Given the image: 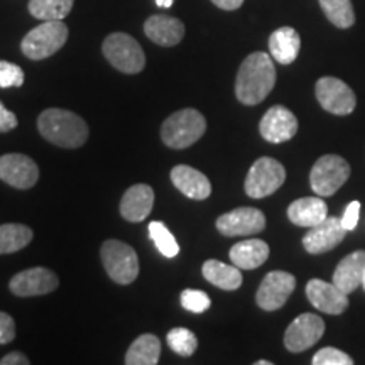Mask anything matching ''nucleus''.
<instances>
[{
  "label": "nucleus",
  "instance_id": "4c0bfd02",
  "mask_svg": "<svg viewBox=\"0 0 365 365\" xmlns=\"http://www.w3.org/2000/svg\"><path fill=\"white\" fill-rule=\"evenodd\" d=\"M27 364H29V359L21 352H11L0 360V365H27Z\"/></svg>",
  "mask_w": 365,
  "mask_h": 365
},
{
  "label": "nucleus",
  "instance_id": "4be33fe9",
  "mask_svg": "<svg viewBox=\"0 0 365 365\" xmlns=\"http://www.w3.org/2000/svg\"><path fill=\"white\" fill-rule=\"evenodd\" d=\"M328 217V207L323 198L318 196H308V198H299L289 205L287 208V218L298 227L312 228L318 225Z\"/></svg>",
  "mask_w": 365,
  "mask_h": 365
},
{
  "label": "nucleus",
  "instance_id": "a211bd4d",
  "mask_svg": "<svg viewBox=\"0 0 365 365\" xmlns=\"http://www.w3.org/2000/svg\"><path fill=\"white\" fill-rule=\"evenodd\" d=\"M365 274V250L345 255L333 272V284L346 294H352L359 286H362Z\"/></svg>",
  "mask_w": 365,
  "mask_h": 365
},
{
  "label": "nucleus",
  "instance_id": "c9c22d12",
  "mask_svg": "<svg viewBox=\"0 0 365 365\" xmlns=\"http://www.w3.org/2000/svg\"><path fill=\"white\" fill-rule=\"evenodd\" d=\"M359 213H360V203L359 202H352L349 205V207L345 208L344 217H341L340 220H341V225H344L346 232L355 230V227H357V223H359Z\"/></svg>",
  "mask_w": 365,
  "mask_h": 365
},
{
  "label": "nucleus",
  "instance_id": "aec40b11",
  "mask_svg": "<svg viewBox=\"0 0 365 365\" xmlns=\"http://www.w3.org/2000/svg\"><path fill=\"white\" fill-rule=\"evenodd\" d=\"M171 181L182 195L191 200H207L212 195V185L208 178L186 164L173 168Z\"/></svg>",
  "mask_w": 365,
  "mask_h": 365
},
{
  "label": "nucleus",
  "instance_id": "c85d7f7f",
  "mask_svg": "<svg viewBox=\"0 0 365 365\" xmlns=\"http://www.w3.org/2000/svg\"><path fill=\"white\" fill-rule=\"evenodd\" d=\"M327 19L339 29H349L355 24L352 0H318Z\"/></svg>",
  "mask_w": 365,
  "mask_h": 365
},
{
  "label": "nucleus",
  "instance_id": "58836bf2",
  "mask_svg": "<svg viewBox=\"0 0 365 365\" xmlns=\"http://www.w3.org/2000/svg\"><path fill=\"white\" fill-rule=\"evenodd\" d=\"M212 2L223 11H237L244 4V0H212Z\"/></svg>",
  "mask_w": 365,
  "mask_h": 365
},
{
  "label": "nucleus",
  "instance_id": "bb28decb",
  "mask_svg": "<svg viewBox=\"0 0 365 365\" xmlns=\"http://www.w3.org/2000/svg\"><path fill=\"white\" fill-rule=\"evenodd\" d=\"M33 240V230L21 223L0 225V254H14L24 249Z\"/></svg>",
  "mask_w": 365,
  "mask_h": 365
},
{
  "label": "nucleus",
  "instance_id": "79ce46f5",
  "mask_svg": "<svg viewBox=\"0 0 365 365\" xmlns=\"http://www.w3.org/2000/svg\"><path fill=\"white\" fill-rule=\"evenodd\" d=\"M362 286H364V289H365V274H364V281H362Z\"/></svg>",
  "mask_w": 365,
  "mask_h": 365
},
{
  "label": "nucleus",
  "instance_id": "2f4dec72",
  "mask_svg": "<svg viewBox=\"0 0 365 365\" xmlns=\"http://www.w3.org/2000/svg\"><path fill=\"white\" fill-rule=\"evenodd\" d=\"M181 304L182 308L188 309L190 313L200 314L207 312L210 304H212V299H210V296L205 293V291L185 289L181 293Z\"/></svg>",
  "mask_w": 365,
  "mask_h": 365
},
{
  "label": "nucleus",
  "instance_id": "9b49d317",
  "mask_svg": "<svg viewBox=\"0 0 365 365\" xmlns=\"http://www.w3.org/2000/svg\"><path fill=\"white\" fill-rule=\"evenodd\" d=\"M296 287V277L286 271H272L264 277L259 286L255 301L266 312L282 308Z\"/></svg>",
  "mask_w": 365,
  "mask_h": 365
},
{
  "label": "nucleus",
  "instance_id": "4468645a",
  "mask_svg": "<svg viewBox=\"0 0 365 365\" xmlns=\"http://www.w3.org/2000/svg\"><path fill=\"white\" fill-rule=\"evenodd\" d=\"M259 132L267 143H286V140L293 139L298 132V118L282 105H274L262 117L261 124H259Z\"/></svg>",
  "mask_w": 365,
  "mask_h": 365
},
{
  "label": "nucleus",
  "instance_id": "dca6fc26",
  "mask_svg": "<svg viewBox=\"0 0 365 365\" xmlns=\"http://www.w3.org/2000/svg\"><path fill=\"white\" fill-rule=\"evenodd\" d=\"M58 276L46 267H33L22 271L11 279V291L16 296H43L53 293L58 287Z\"/></svg>",
  "mask_w": 365,
  "mask_h": 365
},
{
  "label": "nucleus",
  "instance_id": "72a5a7b5",
  "mask_svg": "<svg viewBox=\"0 0 365 365\" xmlns=\"http://www.w3.org/2000/svg\"><path fill=\"white\" fill-rule=\"evenodd\" d=\"M22 83H24V71H22V68L0 59V88L22 86Z\"/></svg>",
  "mask_w": 365,
  "mask_h": 365
},
{
  "label": "nucleus",
  "instance_id": "0eeeda50",
  "mask_svg": "<svg viewBox=\"0 0 365 365\" xmlns=\"http://www.w3.org/2000/svg\"><path fill=\"white\" fill-rule=\"evenodd\" d=\"M350 164L336 154H325L314 163L309 173V185L318 196H331L350 178Z\"/></svg>",
  "mask_w": 365,
  "mask_h": 365
},
{
  "label": "nucleus",
  "instance_id": "5701e85b",
  "mask_svg": "<svg viewBox=\"0 0 365 365\" xmlns=\"http://www.w3.org/2000/svg\"><path fill=\"white\" fill-rule=\"evenodd\" d=\"M301 49V38L293 27H279L269 38L271 56L281 65H291L296 61Z\"/></svg>",
  "mask_w": 365,
  "mask_h": 365
},
{
  "label": "nucleus",
  "instance_id": "412c9836",
  "mask_svg": "<svg viewBox=\"0 0 365 365\" xmlns=\"http://www.w3.org/2000/svg\"><path fill=\"white\" fill-rule=\"evenodd\" d=\"M144 33L159 46H176L185 38V24L171 16H150L144 24Z\"/></svg>",
  "mask_w": 365,
  "mask_h": 365
},
{
  "label": "nucleus",
  "instance_id": "ea45409f",
  "mask_svg": "<svg viewBox=\"0 0 365 365\" xmlns=\"http://www.w3.org/2000/svg\"><path fill=\"white\" fill-rule=\"evenodd\" d=\"M173 2H175V0H156V6L163 9H170L173 6Z\"/></svg>",
  "mask_w": 365,
  "mask_h": 365
},
{
  "label": "nucleus",
  "instance_id": "c756f323",
  "mask_svg": "<svg viewBox=\"0 0 365 365\" xmlns=\"http://www.w3.org/2000/svg\"><path fill=\"white\" fill-rule=\"evenodd\" d=\"M149 235L150 239H153L154 245H156L159 252H161L164 257L171 259V257H176L178 254H180V245H178V242L175 237L170 230H168V227L164 225L163 222H150L149 223Z\"/></svg>",
  "mask_w": 365,
  "mask_h": 365
},
{
  "label": "nucleus",
  "instance_id": "2eb2a0df",
  "mask_svg": "<svg viewBox=\"0 0 365 365\" xmlns=\"http://www.w3.org/2000/svg\"><path fill=\"white\" fill-rule=\"evenodd\" d=\"M346 230L341 225V220L336 217H327L318 225L312 227L308 234L303 237V247L309 254H325L330 252L341 244L345 239Z\"/></svg>",
  "mask_w": 365,
  "mask_h": 365
},
{
  "label": "nucleus",
  "instance_id": "cd10ccee",
  "mask_svg": "<svg viewBox=\"0 0 365 365\" xmlns=\"http://www.w3.org/2000/svg\"><path fill=\"white\" fill-rule=\"evenodd\" d=\"M75 0H29L31 16L41 21H63Z\"/></svg>",
  "mask_w": 365,
  "mask_h": 365
},
{
  "label": "nucleus",
  "instance_id": "f3484780",
  "mask_svg": "<svg viewBox=\"0 0 365 365\" xmlns=\"http://www.w3.org/2000/svg\"><path fill=\"white\" fill-rule=\"evenodd\" d=\"M307 296L318 312L327 314H341L349 308V294L339 289L333 282L312 279L307 284Z\"/></svg>",
  "mask_w": 365,
  "mask_h": 365
},
{
  "label": "nucleus",
  "instance_id": "f257e3e1",
  "mask_svg": "<svg viewBox=\"0 0 365 365\" xmlns=\"http://www.w3.org/2000/svg\"><path fill=\"white\" fill-rule=\"evenodd\" d=\"M276 85V68L267 53H252L242 61L235 80V95L244 105H257Z\"/></svg>",
  "mask_w": 365,
  "mask_h": 365
},
{
  "label": "nucleus",
  "instance_id": "ddd939ff",
  "mask_svg": "<svg viewBox=\"0 0 365 365\" xmlns=\"http://www.w3.org/2000/svg\"><path fill=\"white\" fill-rule=\"evenodd\" d=\"M39 168L24 154L0 156V180L17 190H29L38 182Z\"/></svg>",
  "mask_w": 365,
  "mask_h": 365
},
{
  "label": "nucleus",
  "instance_id": "393cba45",
  "mask_svg": "<svg viewBox=\"0 0 365 365\" xmlns=\"http://www.w3.org/2000/svg\"><path fill=\"white\" fill-rule=\"evenodd\" d=\"M203 277L208 282H212L213 286L220 287L223 291H235L242 286V277L240 267H237L235 264L230 266V264H223L220 261H215V259H210L203 264L202 267Z\"/></svg>",
  "mask_w": 365,
  "mask_h": 365
},
{
  "label": "nucleus",
  "instance_id": "a878e982",
  "mask_svg": "<svg viewBox=\"0 0 365 365\" xmlns=\"http://www.w3.org/2000/svg\"><path fill=\"white\" fill-rule=\"evenodd\" d=\"M161 355V341L156 335H140L135 339L130 349L127 350L125 364L127 365H156Z\"/></svg>",
  "mask_w": 365,
  "mask_h": 365
},
{
  "label": "nucleus",
  "instance_id": "f8f14e48",
  "mask_svg": "<svg viewBox=\"0 0 365 365\" xmlns=\"http://www.w3.org/2000/svg\"><path fill=\"white\" fill-rule=\"evenodd\" d=\"M266 228V217L261 210L252 207L235 208L218 217L217 230L225 237H242L261 234Z\"/></svg>",
  "mask_w": 365,
  "mask_h": 365
},
{
  "label": "nucleus",
  "instance_id": "423d86ee",
  "mask_svg": "<svg viewBox=\"0 0 365 365\" xmlns=\"http://www.w3.org/2000/svg\"><path fill=\"white\" fill-rule=\"evenodd\" d=\"M102 261L108 276L117 284H130L139 276V257L130 245L120 240H107L102 245Z\"/></svg>",
  "mask_w": 365,
  "mask_h": 365
},
{
  "label": "nucleus",
  "instance_id": "b1692460",
  "mask_svg": "<svg viewBox=\"0 0 365 365\" xmlns=\"http://www.w3.org/2000/svg\"><path fill=\"white\" fill-rule=\"evenodd\" d=\"M269 257V245L261 239L242 240L230 249V261L240 269L261 267Z\"/></svg>",
  "mask_w": 365,
  "mask_h": 365
},
{
  "label": "nucleus",
  "instance_id": "7ed1b4c3",
  "mask_svg": "<svg viewBox=\"0 0 365 365\" xmlns=\"http://www.w3.org/2000/svg\"><path fill=\"white\" fill-rule=\"evenodd\" d=\"M207 130V120L195 108L175 112L164 120L161 127V137L164 144L171 149H186L198 139H202Z\"/></svg>",
  "mask_w": 365,
  "mask_h": 365
},
{
  "label": "nucleus",
  "instance_id": "6ab92c4d",
  "mask_svg": "<svg viewBox=\"0 0 365 365\" xmlns=\"http://www.w3.org/2000/svg\"><path fill=\"white\" fill-rule=\"evenodd\" d=\"M154 207V190L149 185H134L120 202V215L129 222H143Z\"/></svg>",
  "mask_w": 365,
  "mask_h": 365
},
{
  "label": "nucleus",
  "instance_id": "7c9ffc66",
  "mask_svg": "<svg viewBox=\"0 0 365 365\" xmlns=\"http://www.w3.org/2000/svg\"><path fill=\"white\" fill-rule=\"evenodd\" d=\"M168 345L173 352L182 357H190L196 352V346H198V339L195 336L193 331H190L188 328H173L168 333Z\"/></svg>",
  "mask_w": 365,
  "mask_h": 365
},
{
  "label": "nucleus",
  "instance_id": "f704fd0d",
  "mask_svg": "<svg viewBox=\"0 0 365 365\" xmlns=\"http://www.w3.org/2000/svg\"><path fill=\"white\" fill-rule=\"evenodd\" d=\"M14 339H16V323L12 317L0 312V345L9 344Z\"/></svg>",
  "mask_w": 365,
  "mask_h": 365
},
{
  "label": "nucleus",
  "instance_id": "20e7f679",
  "mask_svg": "<svg viewBox=\"0 0 365 365\" xmlns=\"http://www.w3.org/2000/svg\"><path fill=\"white\" fill-rule=\"evenodd\" d=\"M68 39V27L63 21H44L43 24L34 27L22 39V53L29 59L41 61L53 56L63 48Z\"/></svg>",
  "mask_w": 365,
  "mask_h": 365
},
{
  "label": "nucleus",
  "instance_id": "e433bc0d",
  "mask_svg": "<svg viewBox=\"0 0 365 365\" xmlns=\"http://www.w3.org/2000/svg\"><path fill=\"white\" fill-rule=\"evenodd\" d=\"M16 127H17L16 113L7 110V108L4 107V103L0 102V132H9L16 129Z\"/></svg>",
  "mask_w": 365,
  "mask_h": 365
},
{
  "label": "nucleus",
  "instance_id": "6e6552de",
  "mask_svg": "<svg viewBox=\"0 0 365 365\" xmlns=\"http://www.w3.org/2000/svg\"><path fill=\"white\" fill-rule=\"evenodd\" d=\"M286 181V170L272 158H259L245 178V193L250 198H266L276 193Z\"/></svg>",
  "mask_w": 365,
  "mask_h": 365
},
{
  "label": "nucleus",
  "instance_id": "f03ea898",
  "mask_svg": "<svg viewBox=\"0 0 365 365\" xmlns=\"http://www.w3.org/2000/svg\"><path fill=\"white\" fill-rule=\"evenodd\" d=\"M41 135L59 148L75 149L80 148L88 139V127L85 120L76 113L61 110V108H48L38 118Z\"/></svg>",
  "mask_w": 365,
  "mask_h": 365
},
{
  "label": "nucleus",
  "instance_id": "a19ab883",
  "mask_svg": "<svg viewBox=\"0 0 365 365\" xmlns=\"http://www.w3.org/2000/svg\"><path fill=\"white\" fill-rule=\"evenodd\" d=\"M255 365H272V362H269V360H259V362H255Z\"/></svg>",
  "mask_w": 365,
  "mask_h": 365
},
{
  "label": "nucleus",
  "instance_id": "39448f33",
  "mask_svg": "<svg viewBox=\"0 0 365 365\" xmlns=\"http://www.w3.org/2000/svg\"><path fill=\"white\" fill-rule=\"evenodd\" d=\"M102 51L108 63L115 70L135 75L145 66V56L143 48L132 36L125 33H113L103 41Z\"/></svg>",
  "mask_w": 365,
  "mask_h": 365
},
{
  "label": "nucleus",
  "instance_id": "1a4fd4ad",
  "mask_svg": "<svg viewBox=\"0 0 365 365\" xmlns=\"http://www.w3.org/2000/svg\"><path fill=\"white\" fill-rule=\"evenodd\" d=\"M317 100L333 115H350L357 107V97L345 81L335 76H323L314 86Z\"/></svg>",
  "mask_w": 365,
  "mask_h": 365
},
{
  "label": "nucleus",
  "instance_id": "9d476101",
  "mask_svg": "<svg viewBox=\"0 0 365 365\" xmlns=\"http://www.w3.org/2000/svg\"><path fill=\"white\" fill-rule=\"evenodd\" d=\"M325 333V322L314 313H303L287 327L284 345L289 352L299 354L312 349Z\"/></svg>",
  "mask_w": 365,
  "mask_h": 365
},
{
  "label": "nucleus",
  "instance_id": "473e14b6",
  "mask_svg": "<svg viewBox=\"0 0 365 365\" xmlns=\"http://www.w3.org/2000/svg\"><path fill=\"white\" fill-rule=\"evenodd\" d=\"M313 365H352L354 359L349 354L341 352L339 349L327 346V349L318 350L312 360Z\"/></svg>",
  "mask_w": 365,
  "mask_h": 365
}]
</instances>
